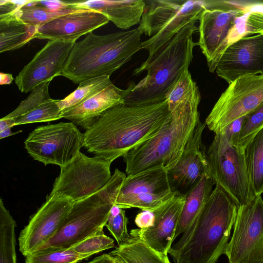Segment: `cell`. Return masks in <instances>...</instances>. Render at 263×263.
<instances>
[{
	"mask_svg": "<svg viewBox=\"0 0 263 263\" xmlns=\"http://www.w3.org/2000/svg\"><path fill=\"white\" fill-rule=\"evenodd\" d=\"M198 30L195 23L183 27L154 55L135 69L133 75L144 71L147 74L137 84L129 82L123 89L124 104L138 106L164 101L181 74L189 69L197 43L193 35Z\"/></svg>",
	"mask_w": 263,
	"mask_h": 263,
	"instance_id": "277c9868",
	"label": "cell"
},
{
	"mask_svg": "<svg viewBox=\"0 0 263 263\" xmlns=\"http://www.w3.org/2000/svg\"><path fill=\"white\" fill-rule=\"evenodd\" d=\"M245 157L249 182L254 197L263 193V128L248 144Z\"/></svg>",
	"mask_w": 263,
	"mask_h": 263,
	"instance_id": "484cf974",
	"label": "cell"
},
{
	"mask_svg": "<svg viewBox=\"0 0 263 263\" xmlns=\"http://www.w3.org/2000/svg\"><path fill=\"white\" fill-rule=\"evenodd\" d=\"M127 222L125 210L114 204L110 211L105 226L116 240L118 246L126 243L133 237L128 233Z\"/></svg>",
	"mask_w": 263,
	"mask_h": 263,
	"instance_id": "d590c367",
	"label": "cell"
},
{
	"mask_svg": "<svg viewBox=\"0 0 263 263\" xmlns=\"http://www.w3.org/2000/svg\"><path fill=\"white\" fill-rule=\"evenodd\" d=\"M215 184L212 178L203 175L185 194V202L180 215L174 240L183 233L198 216L205 206Z\"/></svg>",
	"mask_w": 263,
	"mask_h": 263,
	"instance_id": "603a6c76",
	"label": "cell"
},
{
	"mask_svg": "<svg viewBox=\"0 0 263 263\" xmlns=\"http://www.w3.org/2000/svg\"><path fill=\"white\" fill-rule=\"evenodd\" d=\"M76 42L49 41L16 77L15 83L21 92H30L39 84L60 76Z\"/></svg>",
	"mask_w": 263,
	"mask_h": 263,
	"instance_id": "9a60e30c",
	"label": "cell"
},
{
	"mask_svg": "<svg viewBox=\"0 0 263 263\" xmlns=\"http://www.w3.org/2000/svg\"><path fill=\"white\" fill-rule=\"evenodd\" d=\"M126 176L125 173L116 168L104 187L74 202L57 233L36 251L69 249L103 231L120 186Z\"/></svg>",
	"mask_w": 263,
	"mask_h": 263,
	"instance_id": "8992f818",
	"label": "cell"
},
{
	"mask_svg": "<svg viewBox=\"0 0 263 263\" xmlns=\"http://www.w3.org/2000/svg\"><path fill=\"white\" fill-rule=\"evenodd\" d=\"M141 35L137 28L102 35L89 33L75 43L60 76L79 84L89 79L110 76L142 49Z\"/></svg>",
	"mask_w": 263,
	"mask_h": 263,
	"instance_id": "5b68a950",
	"label": "cell"
},
{
	"mask_svg": "<svg viewBox=\"0 0 263 263\" xmlns=\"http://www.w3.org/2000/svg\"><path fill=\"white\" fill-rule=\"evenodd\" d=\"M91 255L82 254L71 248L44 251H36L26 256V263H77Z\"/></svg>",
	"mask_w": 263,
	"mask_h": 263,
	"instance_id": "1f68e13d",
	"label": "cell"
},
{
	"mask_svg": "<svg viewBox=\"0 0 263 263\" xmlns=\"http://www.w3.org/2000/svg\"><path fill=\"white\" fill-rule=\"evenodd\" d=\"M263 128V102L245 116L238 141V147L245 151L248 144Z\"/></svg>",
	"mask_w": 263,
	"mask_h": 263,
	"instance_id": "e575fe53",
	"label": "cell"
},
{
	"mask_svg": "<svg viewBox=\"0 0 263 263\" xmlns=\"http://www.w3.org/2000/svg\"><path fill=\"white\" fill-rule=\"evenodd\" d=\"M170 117L166 100L138 106L124 103L105 111L83 134V147L112 162L156 136Z\"/></svg>",
	"mask_w": 263,
	"mask_h": 263,
	"instance_id": "7a4b0ae2",
	"label": "cell"
},
{
	"mask_svg": "<svg viewBox=\"0 0 263 263\" xmlns=\"http://www.w3.org/2000/svg\"><path fill=\"white\" fill-rule=\"evenodd\" d=\"M59 100L51 98L29 112L13 118L15 126L31 123L50 122L62 118L61 111L58 104Z\"/></svg>",
	"mask_w": 263,
	"mask_h": 263,
	"instance_id": "d6a6232c",
	"label": "cell"
},
{
	"mask_svg": "<svg viewBox=\"0 0 263 263\" xmlns=\"http://www.w3.org/2000/svg\"><path fill=\"white\" fill-rule=\"evenodd\" d=\"M224 254L229 263H263V199L255 196L238 207Z\"/></svg>",
	"mask_w": 263,
	"mask_h": 263,
	"instance_id": "7c38bea8",
	"label": "cell"
},
{
	"mask_svg": "<svg viewBox=\"0 0 263 263\" xmlns=\"http://www.w3.org/2000/svg\"><path fill=\"white\" fill-rule=\"evenodd\" d=\"M115 247L114 241L100 231L76 245L71 248L76 252L82 254L96 253Z\"/></svg>",
	"mask_w": 263,
	"mask_h": 263,
	"instance_id": "8d00e7d4",
	"label": "cell"
},
{
	"mask_svg": "<svg viewBox=\"0 0 263 263\" xmlns=\"http://www.w3.org/2000/svg\"><path fill=\"white\" fill-rule=\"evenodd\" d=\"M170 117L158 134L124 157L127 175L163 168L167 172L178 162L200 121L199 87L193 79H179L166 97Z\"/></svg>",
	"mask_w": 263,
	"mask_h": 263,
	"instance_id": "6da1fadb",
	"label": "cell"
},
{
	"mask_svg": "<svg viewBox=\"0 0 263 263\" xmlns=\"http://www.w3.org/2000/svg\"><path fill=\"white\" fill-rule=\"evenodd\" d=\"M109 254L119 257L124 263H171L167 255L161 254L142 240L133 237Z\"/></svg>",
	"mask_w": 263,
	"mask_h": 263,
	"instance_id": "d4e9b609",
	"label": "cell"
},
{
	"mask_svg": "<svg viewBox=\"0 0 263 263\" xmlns=\"http://www.w3.org/2000/svg\"><path fill=\"white\" fill-rule=\"evenodd\" d=\"M67 197L49 195L20 232L19 250L24 256L36 251L57 233L73 204Z\"/></svg>",
	"mask_w": 263,
	"mask_h": 263,
	"instance_id": "5bb4252c",
	"label": "cell"
},
{
	"mask_svg": "<svg viewBox=\"0 0 263 263\" xmlns=\"http://www.w3.org/2000/svg\"><path fill=\"white\" fill-rule=\"evenodd\" d=\"M28 153L45 165L64 166L71 162L83 146V134L70 122L37 127L24 142Z\"/></svg>",
	"mask_w": 263,
	"mask_h": 263,
	"instance_id": "9c48e42d",
	"label": "cell"
},
{
	"mask_svg": "<svg viewBox=\"0 0 263 263\" xmlns=\"http://www.w3.org/2000/svg\"><path fill=\"white\" fill-rule=\"evenodd\" d=\"M229 84L205 120L215 134L263 102V74L242 76Z\"/></svg>",
	"mask_w": 263,
	"mask_h": 263,
	"instance_id": "8fae6325",
	"label": "cell"
},
{
	"mask_svg": "<svg viewBox=\"0 0 263 263\" xmlns=\"http://www.w3.org/2000/svg\"><path fill=\"white\" fill-rule=\"evenodd\" d=\"M11 128H8L1 132H0V139H3L8 137H9L10 136H12L13 135L17 134L18 133L22 132V130H20L17 132H12L11 130Z\"/></svg>",
	"mask_w": 263,
	"mask_h": 263,
	"instance_id": "ee69618b",
	"label": "cell"
},
{
	"mask_svg": "<svg viewBox=\"0 0 263 263\" xmlns=\"http://www.w3.org/2000/svg\"><path fill=\"white\" fill-rule=\"evenodd\" d=\"M72 3L77 7L100 12L122 29L140 23L145 6L144 0H89Z\"/></svg>",
	"mask_w": 263,
	"mask_h": 263,
	"instance_id": "44dd1931",
	"label": "cell"
},
{
	"mask_svg": "<svg viewBox=\"0 0 263 263\" xmlns=\"http://www.w3.org/2000/svg\"><path fill=\"white\" fill-rule=\"evenodd\" d=\"M203 7L198 28L199 37L196 43L206 58L210 72H214L226 49L230 32L246 6L226 1L203 0Z\"/></svg>",
	"mask_w": 263,
	"mask_h": 263,
	"instance_id": "4fadbf2b",
	"label": "cell"
},
{
	"mask_svg": "<svg viewBox=\"0 0 263 263\" xmlns=\"http://www.w3.org/2000/svg\"><path fill=\"white\" fill-rule=\"evenodd\" d=\"M13 80V76L10 73H0L1 85H9Z\"/></svg>",
	"mask_w": 263,
	"mask_h": 263,
	"instance_id": "7bdbcfd3",
	"label": "cell"
},
{
	"mask_svg": "<svg viewBox=\"0 0 263 263\" xmlns=\"http://www.w3.org/2000/svg\"><path fill=\"white\" fill-rule=\"evenodd\" d=\"M237 210L216 184L202 212L169 250L175 263H216L224 254Z\"/></svg>",
	"mask_w": 263,
	"mask_h": 263,
	"instance_id": "3957f363",
	"label": "cell"
},
{
	"mask_svg": "<svg viewBox=\"0 0 263 263\" xmlns=\"http://www.w3.org/2000/svg\"><path fill=\"white\" fill-rule=\"evenodd\" d=\"M245 151L230 144L221 134H215L206 152L211 177L238 207L254 196L248 177Z\"/></svg>",
	"mask_w": 263,
	"mask_h": 263,
	"instance_id": "ba28073f",
	"label": "cell"
},
{
	"mask_svg": "<svg viewBox=\"0 0 263 263\" xmlns=\"http://www.w3.org/2000/svg\"><path fill=\"white\" fill-rule=\"evenodd\" d=\"M185 196L178 194L160 208L155 211L152 226L132 230L130 235L145 242L157 252L167 255L174 242Z\"/></svg>",
	"mask_w": 263,
	"mask_h": 263,
	"instance_id": "ac0fdd59",
	"label": "cell"
},
{
	"mask_svg": "<svg viewBox=\"0 0 263 263\" xmlns=\"http://www.w3.org/2000/svg\"><path fill=\"white\" fill-rule=\"evenodd\" d=\"M245 116L234 120L218 133L224 135L228 142L232 145L238 147V138Z\"/></svg>",
	"mask_w": 263,
	"mask_h": 263,
	"instance_id": "74e56055",
	"label": "cell"
},
{
	"mask_svg": "<svg viewBox=\"0 0 263 263\" xmlns=\"http://www.w3.org/2000/svg\"><path fill=\"white\" fill-rule=\"evenodd\" d=\"M109 21L98 11L84 9L61 16L38 27L33 39L76 41Z\"/></svg>",
	"mask_w": 263,
	"mask_h": 263,
	"instance_id": "d6986e66",
	"label": "cell"
},
{
	"mask_svg": "<svg viewBox=\"0 0 263 263\" xmlns=\"http://www.w3.org/2000/svg\"><path fill=\"white\" fill-rule=\"evenodd\" d=\"M254 34H263V4L246 6L230 32L226 48L239 39Z\"/></svg>",
	"mask_w": 263,
	"mask_h": 263,
	"instance_id": "4316f807",
	"label": "cell"
},
{
	"mask_svg": "<svg viewBox=\"0 0 263 263\" xmlns=\"http://www.w3.org/2000/svg\"><path fill=\"white\" fill-rule=\"evenodd\" d=\"M36 30L14 13L0 15V52L22 47L33 39Z\"/></svg>",
	"mask_w": 263,
	"mask_h": 263,
	"instance_id": "cb8c5ba5",
	"label": "cell"
},
{
	"mask_svg": "<svg viewBox=\"0 0 263 263\" xmlns=\"http://www.w3.org/2000/svg\"><path fill=\"white\" fill-rule=\"evenodd\" d=\"M178 194L174 190L116 199L115 204L122 209L138 208L142 211L154 212Z\"/></svg>",
	"mask_w": 263,
	"mask_h": 263,
	"instance_id": "4dcf8cb0",
	"label": "cell"
},
{
	"mask_svg": "<svg viewBox=\"0 0 263 263\" xmlns=\"http://www.w3.org/2000/svg\"><path fill=\"white\" fill-rule=\"evenodd\" d=\"M16 222L0 199V263H16Z\"/></svg>",
	"mask_w": 263,
	"mask_h": 263,
	"instance_id": "f546056e",
	"label": "cell"
},
{
	"mask_svg": "<svg viewBox=\"0 0 263 263\" xmlns=\"http://www.w3.org/2000/svg\"><path fill=\"white\" fill-rule=\"evenodd\" d=\"M87 263H116L115 258L109 254H104Z\"/></svg>",
	"mask_w": 263,
	"mask_h": 263,
	"instance_id": "60d3db41",
	"label": "cell"
},
{
	"mask_svg": "<svg viewBox=\"0 0 263 263\" xmlns=\"http://www.w3.org/2000/svg\"><path fill=\"white\" fill-rule=\"evenodd\" d=\"M154 220L153 212L142 211L136 216L135 222L139 229L147 228L152 226Z\"/></svg>",
	"mask_w": 263,
	"mask_h": 263,
	"instance_id": "f35d334b",
	"label": "cell"
},
{
	"mask_svg": "<svg viewBox=\"0 0 263 263\" xmlns=\"http://www.w3.org/2000/svg\"><path fill=\"white\" fill-rule=\"evenodd\" d=\"M205 126L201 121L198 123L179 161L168 171L172 189L177 193L179 189L185 194L203 175L211 176L206 152L202 141Z\"/></svg>",
	"mask_w": 263,
	"mask_h": 263,
	"instance_id": "e0dca14e",
	"label": "cell"
},
{
	"mask_svg": "<svg viewBox=\"0 0 263 263\" xmlns=\"http://www.w3.org/2000/svg\"><path fill=\"white\" fill-rule=\"evenodd\" d=\"M14 119H6L2 118L0 120V132L8 128H12L14 125Z\"/></svg>",
	"mask_w": 263,
	"mask_h": 263,
	"instance_id": "b9f144b4",
	"label": "cell"
},
{
	"mask_svg": "<svg viewBox=\"0 0 263 263\" xmlns=\"http://www.w3.org/2000/svg\"><path fill=\"white\" fill-rule=\"evenodd\" d=\"M111 163L101 157H89L80 152L71 162L61 167L49 195L62 196L73 202L89 196L110 180Z\"/></svg>",
	"mask_w": 263,
	"mask_h": 263,
	"instance_id": "30bf717a",
	"label": "cell"
},
{
	"mask_svg": "<svg viewBox=\"0 0 263 263\" xmlns=\"http://www.w3.org/2000/svg\"><path fill=\"white\" fill-rule=\"evenodd\" d=\"M215 71L229 84L242 76L263 74V34L245 36L228 46Z\"/></svg>",
	"mask_w": 263,
	"mask_h": 263,
	"instance_id": "2e32d148",
	"label": "cell"
},
{
	"mask_svg": "<svg viewBox=\"0 0 263 263\" xmlns=\"http://www.w3.org/2000/svg\"><path fill=\"white\" fill-rule=\"evenodd\" d=\"M114 258L116 263H124L119 257H114Z\"/></svg>",
	"mask_w": 263,
	"mask_h": 263,
	"instance_id": "f6af8a7d",
	"label": "cell"
},
{
	"mask_svg": "<svg viewBox=\"0 0 263 263\" xmlns=\"http://www.w3.org/2000/svg\"><path fill=\"white\" fill-rule=\"evenodd\" d=\"M70 3L68 7L52 10L38 4V1H32L30 4L18 8L14 14L26 24L37 28L61 16L86 9Z\"/></svg>",
	"mask_w": 263,
	"mask_h": 263,
	"instance_id": "83f0119b",
	"label": "cell"
},
{
	"mask_svg": "<svg viewBox=\"0 0 263 263\" xmlns=\"http://www.w3.org/2000/svg\"><path fill=\"white\" fill-rule=\"evenodd\" d=\"M51 81L43 82L35 87L27 98L21 102L16 109L4 118L13 119L21 117L51 99L48 90Z\"/></svg>",
	"mask_w": 263,
	"mask_h": 263,
	"instance_id": "836d02e7",
	"label": "cell"
},
{
	"mask_svg": "<svg viewBox=\"0 0 263 263\" xmlns=\"http://www.w3.org/2000/svg\"><path fill=\"white\" fill-rule=\"evenodd\" d=\"M145 6L137 29L150 36L142 49L154 55L183 27L199 20L203 1L144 0Z\"/></svg>",
	"mask_w": 263,
	"mask_h": 263,
	"instance_id": "52a82bcc",
	"label": "cell"
},
{
	"mask_svg": "<svg viewBox=\"0 0 263 263\" xmlns=\"http://www.w3.org/2000/svg\"><path fill=\"white\" fill-rule=\"evenodd\" d=\"M113 83L110 76H103L86 80L58 104L61 112L69 110L100 92Z\"/></svg>",
	"mask_w": 263,
	"mask_h": 263,
	"instance_id": "f1b7e54d",
	"label": "cell"
},
{
	"mask_svg": "<svg viewBox=\"0 0 263 263\" xmlns=\"http://www.w3.org/2000/svg\"><path fill=\"white\" fill-rule=\"evenodd\" d=\"M38 4L43 6L52 10H56L71 5L70 2L59 1H38Z\"/></svg>",
	"mask_w": 263,
	"mask_h": 263,
	"instance_id": "ab89813d",
	"label": "cell"
},
{
	"mask_svg": "<svg viewBox=\"0 0 263 263\" xmlns=\"http://www.w3.org/2000/svg\"><path fill=\"white\" fill-rule=\"evenodd\" d=\"M122 91L112 84L81 104L62 112V118L87 130L107 110L124 103Z\"/></svg>",
	"mask_w": 263,
	"mask_h": 263,
	"instance_id": "ffe728a7",
	"label": "cell"
},
{
	"mask_svg": "<svg viewBox=\"0 0 263 263\" xmlns=\"http://www.w3.org/2000/svg\"><path fill=\"white\" fill-rule=\"evenodd\" d=\"M172 190L167 171L163 168H153L127 175L120 186L116 199Z\"/></svg>",
	"mask_w": 263,
	"mask_h": 263,
	"instance_id": "7402d4cb",
	"label": "cell"
}]
</instances>
